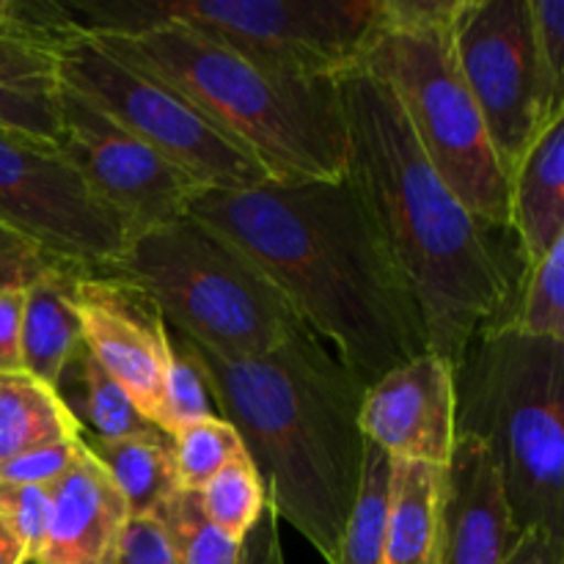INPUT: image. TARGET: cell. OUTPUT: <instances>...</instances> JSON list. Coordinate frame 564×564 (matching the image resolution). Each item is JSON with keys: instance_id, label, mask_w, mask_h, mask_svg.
<instances>
[{"instance_id": "obj_5", "label": "cell", "mask_w": 564, "mask_h": 564, "mask_svg": "<svg viewBox=\"0 0 564 564\" xmlns=\"http://www.w3.org/2000/svg\"><path fill=\"white\" fill-rule=\"evenodd\" d=\"M455 430L494 455L518 532L564 538V341L494 325L455 367Z\"/></svg>"}, {"instance_id": "obj_31", "label": "cell", "mask_w": 564, "mask_h": 564, "mask_svg": "<svg viewBox=\"0 0 564 564\" xmlns=\"http://www.w3.org/2000/svg\"><path fill=\"white\" fill-rule=\"evenodd\" d=\"M534 53L554 105L564 108V0H529Z\"/></svg>"}, {"instance_id": "obj_1", "label": "cell", "mask_w": 564, "mask_h": 564, "mask_svg": "<svg viewBox=\"0 0 564 564\" xmlns=\"http://www.w3.org/2000/svg\"><path fill=\"white\" fill-rule=\"evenodd\" d=\"M187 215L246 251L364 389L430 352L422 312L345 174L204 191Z\"/></svg>"}, {"instance_id": "obj_18", "label": "cell", "mask_w": 564, "mask_h": 564, "mask_svg": "<svg viewBox=\"0 0 564 564\" xmlns=\"http://www.w3.org/2000/svg\"><path fill=\"white\" fill-rule=\"evenodd\" d=\"M83 275H88V270L64 262L44 270L25 286L20 328L22 372L53 389L69 358L80 347L77 281Z\"/></svg>"}, {"instance_id": "obj_27", "label": "cell", "mask_w": 564, "mask_h": 564, "mask_svg": "<svg viewBox=\"0 0 564 564\" xmlns=\"http://www.w3.org/2000/svg\"><path fill=\"white\" fill-rule=\"evenodd\" d=\"M171 441H174L176 479L182 490L204 488L215 474L224 471L237 455L246 452L240 433L220 416L187 424L171 435Z\"/></svg>"}, {"instance_id": "obj_24", "label": "cell", "mask_w": 564, "mask_h": 564, "mask_svg": "<svg viewBox=\"0 0 564 564\" xmlns=\"http://www.w3.org/2000/svg\"><path fill=\"white\" fill-rule=\"evenodd\" d=\"M521 281L523 290L516 292V308L499 325H510L534 339L564 341V237L543 259L523 268Z\"/></svg>"}, {"instance_id": "obj_12", "label": "cell", "mask_w": 564, "mask_h": 564, "mask_svg": "<svg viewBox=\"0 0 564 564\" xmlns=\"http://www.w3.org/2000/svg\"><path fill=\"white\" fill-rule=\"evenodd\" d=\"M58 113V154L91 196L121 220L127 237L182 218L204 193L198 182L61 83Z\"/></svg>"}, {"instance_id": "obj_37", "label": "cell", "mask_w": 564, "mask_h": 564, "mask_svg": "<svg viewBox=\"0 0 564 564\" xmlns=\"http://www.w3.org/2000/svg\"><path fill=\"white\" fill-rule=\"evenodd\" d=\"M240 564H286L284 549H281V532H279V512L275 507L264 505L262 518L257 527L246 534L242 540V562Z\"/></svg>"}, {"instance_id": "obj_3", "label": "cell", "mask_w": 564, "mask_h": 564, "mask_svg": "<svg viewBox=\"0 0 564 564\" xmlns=\"http://www.w3.org/2000/svg\"><path fill=\"white\" fill-rule=\"evenodd\" d=\"M187 345L279 518L334 564L369 444L358 424L367 389L303 325L268 356L246 361Z\"/></svg>"}, {"instance_id": "obj_4", "label": "cell", "mask_w": 564, "mask_h": 564, "mask_svg": "<svg viewBox=\"0 0 564 564\" xmlns=\"http://www.w3.org/2000/svg\"><path fill=\"white\" fill-rule=\"evenodd\" d=\"M86 33L110 55L174 88L246 149L273 182L339 180L345 174L339 77L306 80L270 69L182 22Z\"/></svg>"}, {"instance_id": "obj_35", "label": "cell", "mask_w": 564, "mask_h": 564, "mask_svg": "<svg viewBox=\"0 0 564 564\" xmlns=\"http://www.w3.org/2000/svg\"><path fill=\"white\" fill-rule=\"evenodd\" d=\"M113 564H180L154 516L132 518Z\"/></svg>"}, {"instance_id": "obj_21", "label": "cell", "mask_w": 564, "mask_h": 564, "mask_svg": "<svg viewBox=\"0 0 564 564\" xmlns=\"http://www.w3.org/2000/svg\"><path fill=\"white\" fill-rule=\"evenodd\" d=\"M55 394L72 413L80 433L91 438L119 441L160 430L141 416L130 394L94 361L83 341L61 372Z\"/></svg>"}, {"instance_id": "obj_20", "label": "cell", "mask_w": 564, "mask_h": 564, "mask_svg": "<svg viewBox=\"0 0 564 564\" xmlns=\"http://www.w3.org/2000/svg\"><path fill=\"white\" fill-rule=\"evenodd\" d=\"M80 444L113 479L132 518L154 516L180 490L174 441L163 430L119 441H99L80 433Z\"/></svg>"}, {"instance_id": "obj_26", "label": "cell", "mask_w": 564, "mask_h": 564, "mask_svg": "<svg viewBox=\"0 0 564 564\" xmlns=\"http://www.w3.org/2000/svg\"><path fill=\"white\" fill-rule=\"evenodd\" d=\"M154 518L163 527L180 564H240L242 543L220 532L202 512L196 490H176Z\"/></svg>"}, {"instance_id": "obj_25", "label": "cell", "mask_w": 564, "mask_h": 564, "mask_svg": "<svg viewBox=\"0 0 564 564\" xmlns=\"http://www.w3.org/2000/svg\"><path fill=\"white\" fill-rule=\"evenodd\" d=\"M202 512L229 538L246 540L268 505V490L248 452L237 455L224 471L196 490Z\"/></svg>"}, {"instance_id": "obj_8", "label": "cell", "mask_w": 564, "mask_h": 564, "mask_svg": "<svg viewBox=\"0 0 564 564\" xmlns=\"http://www.w3.org/2000/svg\"><path fill=\"white\" fill-rule=\"evenodd\" d=\"M66 9L83 31L182 22L270 69L336 80L361 61L383 0H75Z\"/></svg>"}, {"instance_id": "obj_11", "label": "cell", "mask_w": 564, "mask_h": 564, "mask_svg": "<svg viewBox=\"0 0 564 564\" xmlns=\"http://www.w3.org/2000/svg\"><path fill=\"white\" fill-rule=\"evenodd\" d=\"M0 226L94 275L110 273L130 240L58 149L9 130H0Z\"/></svg>"}, {"instance_id": "obj_13", "label": "cell", "mask_w": 564, "mask_h": 564, "mask_svg": "<svg viewBox=\"0 0 564 564\" xmlns=\"http://www.w3.org/2000/svg\"><path fill=\"white\" fill-rule=\"evenodd\" d=\"M77 317L83 347L130 394L141 416L163 430L171 330L160 308L119 275L88 273L77 281Z\"/></svg>"}, {"instance_id": "obj_28", "label": "cell", "mask_w": 564, "mask_h": 564, "mask_svg": "<svg viewBox=\"0 0 564 564\" xmlns=\"http://www.w3.org/2000/svg\"><path fill=\"white\" fill-rule=\"evenodd\" d=\"M171 330V328H169ZM218 416L213 411V391L196 350L171 330V364L163 383V433L174 435L187 424Z\"/></svg>"}, {"instance_id": "obj_10", "label": "cell", "mask_w": 564, "mask_h": 564, "mask_svg": "<svg viewBox=\"0 0 564 564\" xmlns=\"http://www.w3.org/2000/svg\"><path fill=\"white\" fill-rule=\"evenodd\" d=\"M449 28L463 80L510 182L540 130L564 116L538 66L529 0H455Z\"/></svg>"}, {"instance_id": "obj_30", "label": "cell", "mask_w": 564, "mask_h": 564, "mask_svg": "<svg viewBox=\"0 0 564 564\" xmlns=\"http://www.w3.org/2000/svg\"><path fill=\"white\" fill-rule=\"evenodd\" d=\"M0 130L17 132V135H25L50 149H58V91L44 94L0 80Z\"/></svg>"}, {"instance_id": "obj_9", "label": "cell", "mask_w": 564, "mask_h": 564, "mask_svg": "<svg viewBox=\"0 0 564 564\" xmlns=\"http://www.w3.org/2000/svg\"><path fill=\"white\" fill-rule=\"evenodd\" d=\"M58 83L97 105L204 191H246L273 182L185 97L110 55L83 28L61 47Z\"/></svg>"}, {"instance_id": "obj_39", "label": "cell", "mask_w": 564, "mask_h": 564, "mask_svg": "<svg viewBox=\"0 0 564 564\" xmlns=\"http://www.w3.org/2000/svg\"><path fill=\"white\" fill-rule=\"evenodd\" d=\"M28 554L22 549V543L17 540V534L6 527V521L0 518V564H25Z\"/></svg>"}, {"instance_id": "obj_32", "label": "cell", "mask_w": 564, "mask_h": 564, "mask_svg": "<svg viewBox=\"0 0 564 564\" xmlns=\"http://www.w3.org/2000/svg\"><path fill=\"white\" fill-rule=\"evenodd\" d=\"M0 518L17 534L25 549L28 562L42 549L50 518V488L0 482Z\"/></svg>"}, {"instance_id": "obj_7", "label": "cell", "mask_w": 564, "mask_h": 564, "mask_svg": "<svg viewBox=\"0 0 564 564\" xmlns=\"http://www.w3.org/2000/svg\"><path fill=\"white\" fill-rule=\"evenodd\" d=\"M110 275L141 290L174 334L229 361L268 356L301 328L264 270L193 215L132 235Z\"/></svg>"}, {"instance_id": "obj_38", "label": "cell", "mask_w": 564, "mask_h": 564, "mask_svg": "<svg viewBox=\"0 0 564 564\" xmlns=\"http://www.w3.org/2000/svg\"><path fill=\"white\" fill-rule=\"evenodd\" d=\"M505 564H564V538H554L543 529L521 532Z\"/></svg>"}, {"instance_id": "obj_19", "label": "cell", "mask_w": 564, "mask_h": 564, "mask_svg": "<svg viewBox=\"0 0 564 564\" xmlns=\"http://www.w3.org/2000/svg\"><path fill=\"white\" fill-rule=\"evenodd\" d=\"M383 564H438L444 468L391 460Z\"/></svg>"}, {"instance_id": "obj_14", "label": "cell", "mask_w": 564, "mask_h": 564, "mask_svg": "<svg viewBox=\"0 0 564 564\" xmlns=\"http://www.w3.org/2000/svg\"><path fill=\"white\" fill-rule=\"evenodd\" d=\"M455 411V367L424 352L364 391L358 424L391 460L446 468L457 441Z\"/></svg>"}, {"instance_id": "obj_33", "label": "cell", "mask_w": 564, "mask_h": 564, "mask_svg": "<svg viewBox=\"0 0 564 564\" xmlns=\"http://www.w3.org/2000/svg\"><path fill=\"white\" fill-rule=\"evenodd\" d=\"M80 438L55 441L25 452L0 468V482L6 485H33V488H53L80 457Z\"/></svg>"}, {"instance_id": "obj_15", "label": "cell", "mask_w": 564, "mask_h": 564, "mask_svg": "<svg viewBox=\"0 0 564 564\" xmlns=\"http://www.w3.org/2000/svg\"><path fill=\"white\" fill-rule=\"evenodd\" d=\"M518 538L494 455L457 435L441 488L438 564H505Z\"/></svg>"}, {"instance_id": "obj_23", "label": "cell", "mask_w": 564, "mask_h": 564, "mask_svg": "<svg viewBox=\"0 0 564 564\" xmlns=\"http://www.w3.org/2000/svg\"><path fill=\"white\" fill-rule=\"evenodd\" d=\"M391 468H394L391 457L378 446L367 444L361 485H358V496L341 532L334 564H383Z\"/></svg>"}, {"instance_id": "obj_17", "label": "cell", "mask_w": 564, "mask_h": 564, "mask_svg": "<svg viewBox=\"0 0 564 564\" xmlns=\"http://www.w3.org/2000/svg\"><path fill=\"white\" fill-rule=\"evenodd\" d=\"M510 231L523 268L564 237V116L540 130L510 180Z\"/></svg>"}, {"instance_id": "obj_36", "label": "cell", "mask_w": 564, "mask_h": 564, "mask_svg": "<svg viewBox=\"0 0 564 564\" xmlns=\"http://www.w3.org/2000/svg\"><path fill=\"white\" fill-rule=\"evenodd\" d=\"M22 303L25 286H0V372H22Z\"/></svg>"}, {"instance_id": "obj_16", "label": "cell", "mask_w": 564, "mask_h": 564, "mask_svg": "<svg viewBox=\"0 0 564 564\" xmlns=\"http://www.w3.org/2000/svg\"><path fill=\"white\" fill-rule=\"evenodd\" d=\"M132 521L124 496L83 446L50 488V518L33 564H113Z\"/></svg>"}, {"instance_id": "obj_22", "label": "cell", "mask_w": 564, "mask_h": 564, "mask_svg": "<svg viewBox=\"0 0 564 564\" xmlns=\"http://www.w3.org/2000/svg\"><path fill=\"white\" fill-rule=\"evenodd\" d=\"M80 438V427L53 386L25 372H0V468L55 441Z\"/></svg>"}, {"instance_id": "obj_2", "label": "cell", "mask_w": 564, "mask_h": 564, "mask_svg": "<svg viewBox=\"0 0 564 564\" xmlns=\"http://www.w3.org/2000/svg\"><path fill=\"white\" fill-rule=\"evenodd\" d=\"M345 176L378 224L427 330L452 367L490 325L505 323L518 264L438 176L389 88L361 66L339 77Z\"/></svg>"}, {"instance_id": "obj_34", "label": "cell", "mask_w": 564, "mask_h": 564, "mask_svg": "<svg viewBox=\"0 0 564 564\" xmlns=\"http://www.w3.org/2000/svg\"><path fill=\"white\" fill-rule=\"evenodd\" d=\"M66 259L53 257L28 237L0 226V286H28L44 270L64 264ZM75 264V262H69Z\"/></svg>"}, {"instance_id": "obj_29", "label": "cell", "mask_w": 564, "mask_h": 564, "mask_svg": "<svg viewBox=\"0 0 564 564\" xmlns=\"http://www.w3.org/2000/svg\"><path fill=\"white\" fill-rule=\"evenodd\" d=\"M61 47L31 33L0 25V80L33 91H58Z\"/></svg>"}, {"instance_id": "obj_6", "label": "cell", "mask_w": 564, "mask_h": 564, "mask_svg": "<svg viewBox=\"0 0 564 564\" xmlns=\"http://www.w3.org/2000/svg\"><path fill=\"white\" fill-rule=\"evenodd\" d=\"M452 9L455 0H383L358 66L389 88L455 196L485 226L510 231V182L457 66Z\"/></svg>"}]
</instances>
